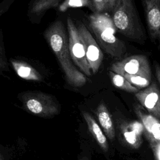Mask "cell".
Listing matches in <instances>:
<instances>
[{"label":"cell","instance_id":"6da1fadb","mask_svg":"<svg viewBox=\"0 0 160 160\" xmlns=\"http://www.w3.org/2000/svg\"><path fill=\"white\" fill-rule=\"evenodd\" d=\"M44 37L56 55L68 84L76 88L84 86L87 78L72 62L68 47V36L62 21L53 22L45 31Z\"/></svg>","mask_w":160,"mask_h":160},{"label":"cell","instance_id":"7a4b0ae2","mask_svg":"<svg viewBox=\"0 0 160 160\" xmlns=\"http://www.w3.org/2000/svg\"><path fill=\"white\" fill-rule=\"evenodd\" d=\"M89 26L95 35L99 46L109 55L120 59L126 53V44L116 36L117 29L109 14H90Z\"/></svg>","mask_w":160,"mask_h":160},{"label":"cell","instance_id":"3957f363","mask_svg":"<svg viewBox=\"0 0 160 160\" xmlns=\"http://www.w3.org/2000/svg\"><path fill=\"white\" fill-rule=\"evenodd\" d=\"M111 18L117 30L123 36L138 43L144 44L146 34L133 1L118 0Z\"/></svg>","mask_w":160,"mask_h":160},{"label":"cell","instance_id":"277c9868","mask_svg":"<svg viewBox=\"0 0 160 160\" xmlns=\"http://www.w3.org/2000/svg\"><path fill=\"white\" fill-rule=\"evenodd\" d=\"M19 98L24 108L31 113L43 118H52L58 115L61 106L52 95L40 91H26Z\"/></svg>","mask_w":160,"mask_h":160},{"label":"cell","instance_id":"5b68a950","mask_svg":"<svg viewBox=\"0 0 160 160\" xmlns=\"http://www.w3.org/2000/svg\"><path fill=\"white\" fill-rule=\"evenodd\" d=\"M68 33V47L72 61L79 70L86 76L91 75V71L88 62L83 42L76 25L70 18H67Z\"/></svg>","mask_w":160,"mask_h":160},{"label":"cell","instance_id":"8992f818","mask_svg":"<svg viewBox=\"0 0 160 160\" xmlns=\"http://www.w3.org/2000/svg\"><path fill=\"white\" fill-rule=\"evenodd\" d=\"M110 71L122 76H142L151 79V68L147 57L136 54L114 62Z\"/></svg>","mask_w":160,"mask_h":160},{"label":"cell","instance_id":"52a82bcc","mask_svg":"<svg viewBox=\"0 0 160 160\" xmlns=\"http://www.w3.org/2000/svg\"><path fill=\"white\" fill-rule=\"evenodd\" d=\"M83 42L86 56L92 72H98L103 60L102 52L96 41L92 37L86 26L81 22H77L76 26Z\"/></svg>","mask_w":160,"mask_h":160},{"label":"cell","instance_id":"ba28073f","mask_svg":"<svg viewBox=\"0 0 160 160\" xmlns=\"http://www.w3.org/2000/svg\"><path fill=\"white\" fill-rule=\"evenodd\" d=\"M133 109L143 126L144 133L151 148L160 144V119L149 114L138 103L134 104Z\"/></svg>","mask_w":160,"mask_h":160},{"label":"cell","instance_id":"9c48e42d","mask_svg":"<svg viewBox=\"0 0 160 160\" xmlns=\"http://www.w3.org/2000/svg\"><path fill=\"white\" fill-rule=\"evenodd\" d=\"M117 128L119 139L125 145L134 149L141 146L144 129L140 122L118 121Z\"/></svg>","mask_w":160,"mask_h":160},{"label":"cell","instance_id":"30bf717a","mask_svg":"<svg viewBox=\"0 0 160 160\" xmlns=\"http://www.w3.org/2000/svg\"><path fill=\"white\" fill-rule=\"evenodd\" d=\"M140 104L151 114L160 119V89L155 81L135 93Z\"/></svg>","mask_w":160,"mask_h":160},{"label":"cell","instance_id":"8fae6325","mask_svg":"<svg viewBox=\"0 0 160 160\" xmlns=\"http://www.w3.org/2000/svg\"><path fill=\"white\" fill-rule=\"evenodd\" d=\"M142 4L149 36L160 46V0H144Z\"/></svg>","mask_w":160,"mask_h":160},{"label":"cell","instance_id":"7c38bea8","mask_svg":"<svg viewBox=\"0 0 160 160\" xmlns=\"http://www.w3.org/2000/svg\"><path fill=\"white\" fill-rule=\"evenodd\" d=\"M96 116L106 136L112 141L116 136L114 124L111 115L104 102H101L96 109Z\"/></svg>","mask_w":160,"mask_h":160},{"label":"cell","instance_id":"4fadbf2b","mask_svg":"<svg viewBox=\"0 0 160 160\" xmlns=\"http://www.w3.org/2000/svg\"><path fill=\"white\" fill-rule=\"evenodd\" d=\"M83 118L88 125V129L98 145L104 151H108L109 146L106 135L104 134L102 130L100 128L99 125L97 123L94 118L88 112H82Z\"/></svg>","mask_w":160,"mask_h":160},{"label":"cell","instance_id":"5bb4252c","mask_svg":"<svg viewBox=\"0 0 160 160\" xmlns=\"http://www.w3.org/2000/svg\"><path fill=\"white\" fill-rule=\"evenodd\" d=\"M11 62L16 74L22 79L30 81H41L40 73L30 64L18 60L11 59Z\"/></svg>","mask_w":160,"mask_h":160},{"label":"cell","instance_id":"9a60e30c","mask_svg":"<svg viewBox=\"0 0 160 160\" xmlns=\"http://www.w3.org/2000/svg\"><path fill=\"white\" fill-rule=\"evenodd\" d=\"M109 76L111 82L116 88L129 92L136 93L139 90L132 85L123 76L115 73L111 71H109Z\"/></svg>","mask_w":160,"mask_h":160},{"label":"cell","instance_id":"2e32d148","mask_svg":"<svg viewBox=\"0 0 160 160\" xmlns=\"http://www.w3.org/2000/svg\"><path fill=\"white\" fill-rule=\"evenodd\" d=\"M59 0H38L33 2L30 9V12L34 15H41L50 8L59 5Z\"/></svg>","mask_w":160,"mask_h":160},{"label":"cell","instance_id":"e0dca14e","mask_svg":"<svg viewBox=\"0 0 160 160\" xmlns=\"http://www.w3.org/2000/svg\"><path fill=\"white\" fill-rule=\"evenodd\" d=\"M92 1L91 11L93 13H106L107 11H112L116 7L118 0H93Z\"/></svg>","mask_w":160,"mask_h":160},{"label":"cell","instance_id":"ac0fdd59","mask_svg":"<svg viewBox=\"0 0 160 160\" xmlns=\"http://www.w3.org/2000/svg\"><path fill=\"white\" fill-rule=\"evenodd\" d=\"M88 7L92 9V1L89 0H67L62 2L59 6V10L61 12L66 11L70 8Z\"/></svg>","mask_w":160,"mask_h":160},{"label":"cell","instance_id":"d6986e66","mask_svg":"<svg viewBox=\"0 0 160 160\" xmlns=\"http://www.w3.org/2000/svg\"><path fill=\"white\" fill-rule=\"evenodd\" d=\"M124 77L139 90L144 89L151 83V79L142 76H124Z\"/></svg>","mask_w":160,"mask_h":160},{"label":"cell","instance_id":"ffe728a7","mask_svg":"<svg viewBox=\"0 0 160 160\" xmlns=\"http://www.w3.org/2000/svg\"><path fill=\"white\" fill-rule=\"evenodd\" d=\"M4 71H9L8 63L5 56L4 48L2 41L0 38V74Z\"/></svg>","mask_w":160,"mask_h":160},{"label":"cell","instance_id":"44dd1931","mask_svg":"<svg viewBox=\"0 0 160 160\" xmlns=\"http://www.w3.org/2000/svg\"><path fill=\"white\" fill-rule=\"evenodd\" d=\"M154 69H155L156 77L160 86V65L156 61H154Z\"/></svg>","mask_w":160,"mask_h":160},{"label":"cell","instance_id":"7402d4cb","mask_svg":"<svg viewBox=\"0 0 160 160\" xmlns=\"http://www.w3.org/2000/svg\"><path fill=\"white\" fill-rule=\"evenodd\" d=\"M152 149L158 160H160V144L152 148Z\"/></svg>","mask_w":160,"mask_h":160},{"label":"cell","instance_id":"603a6c76","mask_svg":"<svg viewBox=\"0 0 160 160\" xmlns=\"http://www.w3.org/2000/svg\"><path fill=\"white\" fill-rule=\"evenodd\" d=\"M79 160H89V159L87 158H86V157H82V158H81L79 159Z\"/></svg>","mask_w":160,"mask_h":160},{"label":"cell","instance_id":"cb8c5ba5","mask_svg":"<svg viewBox=\"0 0 160 160\" xmlns=\"http://www.w3.org/2000/svg\"><path fill=\"white\" fill-rule=\"evenodd\" d=\"M0 160H4L2 154H1V152H0Z\"/></svg>","mask_w":160,"mask_h":160}]
</instances>
